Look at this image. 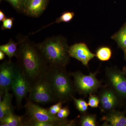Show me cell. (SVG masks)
<instances>
[{"instance_id": "1", "label": "cell", "mask_w": 126, "mask_h": 126, "mask_svg": "<svg viewBox=\"0 0 126 126\" xmlns=\"http://www.w3.org/2000/svg\"><path fill=\"white\" fill-rule=\"evenodd\" d=\"M16 63L31 87L44 77L49 65L40 53L36 44L25 37L19 41Z\"/></svg>"}, {"instance_id": "2", "label": "cell", "mask_w": 126, "mask_h": 126, "mask_svg": "<svg viewBox=\"0 0 126 126\" xmlns=\"http://www.w3.org/2000/svg\"><path fill=\"white\" fill-rule=\"evenodd\" d=\"M36 45L49 66L64 67L68 63L69 47L67 40L63 36L48 37Z\"/></svg>"}, {"instance_id": "3", "label": "cell", "mask_w": 126, "mask_h": 126, "mask_svg": "<svg viewBox=\"0 0 126 126\" xmlns=\"http://www.w3.org/2000/svg\"><path fill=\"white\" fill-rule=\"evenodd\" d=\"M56 102H63L73 97L72 81L63 67L50 66L44 76Z\"/></svg>"}, {"instance_id": "4", "label": "cell", "mask_w": 126, "mask_h": 126, "mask_svg": "<svg viewBox=\"0 0 126 126\" xmlns=\"http://www.w3.org/2000/svg\"><path fill=\"white\" fill-rule=\"evenodd\" d=\"M25 108L26 116L24 123L28 121L54 122L60 123L62 126L69 125L64 119H60L56 115H51L48 109L44 108L33 102L27 101Z\"/></svg>"}, {"instance_id": "5", "label": "cell", "mask_w": 126, "mask_h": 126, "mask_svg": "<svg viewBox=\"0 0 126 126\" xmlns=\"http://www.w3.org/2000/svg\"><path fill=\"white\" fill-rule=\"evenodd\" d=\"M27 101L43 104L56 102L44 77L31 86Z\"/></svg>"}, {"instance_id": "6", "label": "cell", "mask_w": 126, "mask_h": 126, "mask_svg": "<svg viewBox=\"0 0 126 126\" xmlns=\"http://www.w3.org/2000/svg\"><path fill=\"white\" fill-rule=\"evenodd\" d=\"M18 67L10 60H6L0 65V100L5 93L11 89L12 83L15 77Z\"/></svg>"}, {"instance_id": "7", "label": "cell", "mask_w": 126, "mask_h": 126, "mask_svg": "<svg viewBox=\"0 0 126 126\" xmlns=\"http://www.w3.org/2000/svg\"><path fill=\"white\" fill-rule=\"evenodd\" d=\"M74 79V85L79 92L83 94L92 93L100 85V82L96 78V74L90 73L89 75H84L80 72L72 74Z\"/></svg>"}, {"instance_id": "8", "label": "cell", "mask_w": 126, "mask_h": 126, "mask_svg": "<svg viewBox=\"0 0 126 126\" xmlns=\"http://www.w3.org/2000/svg\"><path fill=\"white\" fill-rule=\"evenodd\" d=\"M11 89L15 96L17 107L20 108L23 99L29 93L31 86L18 67L15 77L12 83Z\"/></svg>"}, {"instance_id": "9", "label": "cell", "mask_w": 126, "mask_h": 126, "mask_svg": "<svg viewBox=\"0 0 126 126\" xmlns=\"http://www.w3.org/2000/svg\"><path fill=\"white\" fill-rule=\"evenodd\" d=\"M69 54L70 57L78 60L86 66L89 61L96 56L83 43H77L69 47Z\"/></svg>"}, {"instance_id": "10", "label": "cell", "mask_w": 126, "mask_h": 126, "mask_svg": "<svg viewBox=\"0 0 126 126\" xmlns=\"http://www.w3.org/2000/svg\"><path fill=\"white\" fill-rule=\"evenodd\" d=\"M48 0H25L23 12L31 17L37 18L47 7Z\"/></svg>"}, {"instance_id": "11", "label": "cell", "mask_w": 126, "mask_h": 126, "mask_svg": "<svg viewBox=\"0 0 126 126\" xmlns=\"http://www.w3.org/2000/svg\"><path fill=\"white\" fill-rule=\"evenodd\" d=\"M109 81L120 95L126 96V79L124 73L116 70L110 71L108 73Z\"/></svg>"}, {"instance_id": "12", "label": "cell", "mask_w": 126, "mask_h": 126, "mask_svg": "<svg viewBox=\"0 0 126 126\" xmlns=\"http://www.w3.org/2000/svg\"><path fill=\"white\" fill-rule=\"evenodd\" d=\"M13 95L9 92L5 93L1 100H0V119L14 112L12 105Z\"/></svg>"}, {"instance_id": "13", "label": "cell", "mask_w": 126, "mask_h": 126, "mask_svg": "<svg viewBox=\"0 0 126 126\" xmlns=\"http://www.w3.org/2000/svg\"><path fill=\"white\" fill-rule=\"evenodd\" d=\"M109 126H126V117L119 112H111L103 118Z\"/></svg>"}, {"instance_id": "14", "label": "cell", "mask_w": 126, "mask_h": 126, "mask_svg": "<svg viewBox=\"0 0 126 126\" xmlns=\"http://www.w3.org/2000/svg\"><path fill=\"white\" fill-rule=\"evenodd\" d=\"M117 102L116 95L113 92L109 90L104 92L100 98L102 107L106 110H110L114 108Z\"/></svg>"}, {"instance_id": "15", "label": "cell", "mask_w": 126, "mask_h": 126, "mask_svg": "<svg viewBox=\"0 0 126 126\" xmlns=\"http://www.w3.org/2000/svg\"><path fill=\"white\" fill-rule=\"evenodd\" d=\"M24 117L11 113L0 119V126H24Z\"/></svg>"}, {"instance_id": "16", "label": "cell", "mask_w": 126, "mask_h": 126, "mask_svg": "<svg viewBox=\"0 0 126 126\" xmlns=\"http://www.w3.org/2000/svg\"><path fill=\"white\" fill-rule=\"evenodd\" d=\"M19 42L16 43L11 39H10L7 44L0 45V51L4 52L9 58V60L11 61L13 57H16Z\"/></svg>"}, {"instance_id": "17", "label": "cell", "mask_w": 126, "mask_h": 126, "mask_svg": "<svg viewBox=\"0 0 126 126\" xmlns=\"http://www.w3.org/2000/svg\"><path fill=\"white\" fill-rule=\"evenodd\" d=\"M112 38L116 41L119 47L123 50L126 49V24L124 25L119 31L114 34Z\"/></svg>"}, {"instance_id": "18", "label": "cell", "mask_w": 126, "mask_h": 126, "mask_svg": "<svg viewBox=\"0 0 126 126\" xmlns=\"http://www.w3.org/2000/svg\"><path fill=\"white\" fill-rule=\"evenodd\" d=\"M111 54V50L110 48L103 47L97 50L96 55L99 60L101 61H107L110 59Z\"/></svg>"}, {"instance_id": "19", "label": "cell", "mask_w": 126, "mask_h": 126, "mask_svg": "<svg viewBox=\"0 0 126 126\" xmlns=\"http://www.w3.org/2000/svg\"><path fill=\"white\" fill-rule=\"evenodd\" d=\"M74 101L75 105L77 109L81 112H85L88 108V104L82 99H77L73 96L72 97Z\"/></svg>"}, {"instance_id": "20", "label": "cell", "mask_w": 126, "mask_h": 126, "mask_svg": "<svg viewBox=\"0 0 126 126\" xmlns=\"http://www.w3.org/2000/svg\"><path fill=\"white\" fill-rule=\"evenodd\" d=\"M81 124L82 126H96V118L95 116L92 115L84 116L81 119Z\"/></svg>"}, {"instance_id": "21", "label": "cell", "mask_w": 126, "mask_h": 126, "mask_svg": "<svg viewBox=\"0 0 126 126\" xmlns=\"http://www.w3.org/2000/svg\"><path fill=\"white\" fill-rule=\"evenodd\" d=\"M1 1L2 0H0ZM19 12H23L25 0H5Z\"/></svg>"}, {"instance_id": "22", "label": "cell", "mask_w": 126, "mask_h": 126, "mask_svg": "<svg viewBox=\"0 0 126 126\" xmlns=\"http://www.w3.org/2000/svg\"><path fill=\"white\" fill-rule=\"evenodd\" d=\"M14 19L13 18H6L2 21L1 30H11L12 27L14 24Z\"/></svg>"}, {"instance_id": "23", "label": "cell", "mask_w": 126, "mask_h": 126, "mask_svg": "<svg viewBox=\"0 0 126 126\" xmlns=\"http://www.w3.org/2000/svg\"><path fill=\"white\" fill-rule=\"evenodd\" d=\"M75 14L73 12H65L60 16L63 22L68 23L73 19Z\"/></svg>"}, {"instance_id": "24", "label": "cell", "mask_w": 126, "mask_h": 126, "mask_svg": "<svg viewBox=\"0 0 126 126\" xmlns=\"http://www.w3.org/2000/svg\"><path fill=\"white\" fill-rule=\"evenodd\" d=\"M99 102V100L98 97L95 95L90 94L89 98V106L91 107L97 108L98 107Z\"/></svg>"}, {"instance_id": "25", "label": "cell", "mask_w": 126, "mask_h": 126, "mask_svg": "<svg viewBox=\"0 0 126 126\" xmlns=\"http://www.w3.org/2000/svg\"><path fill=\"white\" fill-rule=\"evenodd\" d=\"M69 114V111L68 108H62L57 113L56 116L60 119H65Z\"/></svg>"}, {"instance_id": "26", "label": "cell", "mask_w": 126, "mask_h": 126, "mask_svg": "<svg viewBox=\"0 0 126 126\" xmlns=\"http://www.w3.org/2000/svg\"><path fill=\"white\" fill-rule=\"evenodd\" d=\"M62 103H63L61 101L58 102L56 104L51 106V107L57 110L59 112L60 109L62 108Z\"/></svg>"}, {"instance_id": "27", "label": "cell", "mask_w": 126, "mask_h": 126, "mask_svg": "<svg viewBox=\"0 0 126 126\" xmlns=\"http://www.w3.org/2000/svg\"><path fill=\"white\" fill-rule=\"evenodd\" d=\"M49 112L51 115H56L58 112L54 108H53L52 107H50L48 109Z\"/></svg>"}, {"instance_id": "28", "label": "cell", "mask_w": 126, "mask_h": 126, "mask_svg": "<svg viewBox=\"0 0 126 126\" xmlns=\"http://www.w3.org/2000/svg\"><path fill=\"white\" fill-rule=\"evenodd\" d=\"M6 18L5 15L1 10H0V21H2Z\"/></svg>"}, {"instance_id": "29", "label": "cell", "mask_w": 126, "mask_h": 126, "mask_svg": "<svg viewBox=\"0 0 126 126\" xmlns=\"http://www.w3.org/2000/svg\"><path fill=\"white\" fill-rule=\"evenodd\" d=\"M5 54L2 51H0V60H2L5 58Z\"/></svg>"}, {"instance_id": "30", "label": "cell", "mask_w": 126, "mask_h": 126, "mask_svg": "<svg viewBox=\"0 0 126 126\" xmlns=\"http://www.w3.org/2000/svg\"><path fill=\"white\" fill-rule=\"evenodd\" d=\"M123 71H124V73L126 74V67L124 68V69H123Z\"/></svg>"}, {"instance_id": "31", "label": "cell", "mask_w": 126, "mask_h": 126, "mask_svg": "<svg viewBox=\"0 0 126 126\" xmlns=\"http://www.w3.org/2000/svg\"><path fill=\"white\" fill-rule=\"evenodd\" d=\"M124 55H125V58L126 60V49L124 50Z\"/></svg>"}]
</instances>
